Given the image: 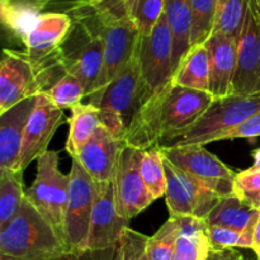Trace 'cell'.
Wrapping results in <instances>:
<instances>
[{"label": "cell", "mask_w": 260, "mask_h": 260, "mask_svg": "<svg viewBox=\"0 0 260 260\" xmlns=\"http://www.w3.org/2000/svg\"><path fill=\"white\" fill-rule=\"evenodd\" d=\"M259 111L260 94H230L222 98H213L212 103L203 112L197 122L184 135L170 141L165 146H205L215 142L218 136Z\"/></svg>", "instance_id": "7"}, {"label": "cell", "mask_w": 260, "mask_h": 260, "mask_svg": "<svg viewBox=\"0 0 260 260\" xmlns=\"http://www.w3.org/2000/svg\"><path fill=\"white\" fill-rule=\"evenodd\" d=\"M253 159H254L253 168H255V169H260V147L253 151Z\"/></svg>", "instance_id": "44"}, {"label": "cell", "mask_w": 260, "mask_h": 260, "mask_svg": "<svg viewBox=\"0 0 260 260\" xmlns=\"http://www.w3.org/2000/svg\"><path fill=\"white\" fill-rule=\"evenodd\" d=\"M220 0H190L192 8V47L203 45L213 32Z\"/></svg>", "instance_id": "31"}, {"label": "cell", "mask_w": 260, "mask_h": 260, "mask_svg": "<svg viewBox=\"0 0 260 260\" xmlns=\"http://www.w3.org/2000/svg\"><path fill=\"white\" fill-rule=\"evenodd\" d=\"M213 101L207 91L170 83L142 106L123 142L137 150L161 147L184 135Z\"/></svg>", "instance_id": "1"}, {"label": "cell", "mask_w": 260, "mask_h": 260, "mask_svg": "<svg viewBox=\"0 0 260 260\" xmlns=\"http://www.w3.org/2000/svg\"><path fill=\"white\" fill-rule=\"evenodd\" d=\"M251 4H253L254 9H255L256 15H258L259 20H260V0H250Z\"/></svg>", "instance_id": "46"}, {"label": "cell", "mask_w": 260, "mask_h": 260, "mask_svg": "<svg viewBox=\"0 0 260 260\" xmlns=\"http://www.w3.org/2000/svg\"><path fill=\"white\" fill-rule=\"evenodd\" d=\"M178 221L173 260H205L211 245L207 223L190 216H174Z\"/></svg>", "instance_id": "22"}, {"label": "cell", "mask_w": 260, "mask_h": 260, "mask_svg": "<svg viewBox=\"0 0 260 260\" xmlns=\"http://www.w3.org/2000/svg\"><path fill=\"white\" fill-rule=\"evenodd\" d=\"M173 84L198 91L210 90V62L205 43L194 46L185 55L173 75Z\"/></svg>", "instance_id": "24"}, {"label": "cell", "mask_w": 260, "mask_h": 260, "mask_svg": "<svg viewBox=\"0 0 260 260\" xmlns=\"http://www.w3.org/2000/svg\"><path fill=\"white\" fill-rule=\"evenodd\" d=\"M5 2H9L12 4L17 5H23V7L32 8V9L38 10V12L42 13L43 9L46 8V5L51 2V0H5Z\"/></svg>", "instance_id": "41"}, {"label": "cell", "mask_w": 260, "mask_h": 260, "mask_svg": "<svg viewBox=\"0 0 260 260\" xmlns=\"http://www.w3.org/2000/svg\"><path fill=\"white\" fill-rule=\"evenodd\" d=\"M256 137H260V111L249 117V118H246L241 123L236 124L235 127L226 131L221 136H218L216 141H223V140L233 139L254 140Z\"/></svg>", "instance_id": "37"}, {"label": "cell", "mask_w": 260, "mask_h": 260, "mask_svg": "<svg viewBox=\"0 0 260 260\" xmlns=\"http://www.w3.org/2000/svg\"><path fill=\"white\" fill-rule=\"evenodd\" d=\"M23 173L0 169V229L7 226L19 212L25 201Z\"/></svg>", "instance_id": "26"}, {"label": "cell", "mask_w": 260, "mask_h": 260, "mask_svg": "<svg viewBox=\"0 0 260 260\" xmlns=\"http://www.w3.org/2000/svg\"><path fill=\"white\" fill-rule=\"evenodd\" d=\"M62 251L61 239L27 198L18 215L0 229V260H51Z\"/></svg>", "instance_id": "3"}, {"label": "cell", "mask_w": 260, "mask_h": 260, "mask_svg": "<svg viewBox=\"0 0 260 260\" xmlns=\"http://www.w3.org/2000/svg\"><path fill=\"white\" fill-rule=\"evenodd\" d=\"M162 155L172 164L215 192L220 197L234 194L235 173L202 145L161 146Z\"/></svg>", "instance_id": "10"}, {"label": "cell", "mask_w": 260, "mask_h": 260, "mask_svg": "<svg viewBox=\"0 0 260 260\" xmlns=\"http://www.w3.org/2000/svg\"><path fill=\"white\" fill-rule=\"evenodd\" d=\"M149 236L127 229L118 244L119 260H150L147 255Z\"/></svg>", "instance_id": "35"}, {"label": "cell", "mask_w": 260, "mask_h": 260, "mask_svg": "<svg viewBox=\"0 0 260 260\" xmlns=\"http://www.w3.org/2000/svg\"><path fill=\"white\" fill-rule=\"evenodd\" d=\"M141 150L123 145L117 160L113 183L118 213L126 220L136 217L155 201L140 174Z\"/></svg>", "instance_id": "13"}, {"label": "cell", "mask_w": 260, "mask_h": 260, "mask_svg": "<svg viewBox=\"0 0 260 260\" xmlns=\"http://www.w3.org/2000/svg\"><path fill=\"white\" fill-rule=\"evenodd\" d=\"M57 151L48 150L37 159V174L25 198L63 241V222L70 188V173L62 174L58 168ZM66 249V248H65Z\"/></svg>", "instance_id": "6"}, {"label": "cell", "mask_w": 260, "mask_h": 260, "mask_svg": "<svg viewBox=\"0 0 260 260\" xmlns=\"http://www.w3.org/2000/svg\"><path fill=\"white\" fill-rule=\"evenodd\" d=\"M124 142L117 139L107 127L102 126L93 137L79 150L74 159L98 183L112 182L117 160Z\"/></svg>", "instance_id": "17"}, {"label": "cell", "mask_w": 260, "mask_h": 260, "mask_svg": "<svg viewBox=\"0 0 260 260\" xmlns=\"http://www.w3.org/2000/svg\"><path fill=\"white\" fill-rule=\"evenodd\" d=\"M260 193V169L249 168L235 174L234 179V194L246 203L250 202Z\"/></svg>", "instance_id": "36"}, {"label": "cell", "mask_w": 260, "mask_h": 260, "mask_svg": "<svg viewBox=\"0 0 260 260\" xmlns=\"http://www.w3.org/2000/svg\"><path fill=\"white\" fill-rule=\"evenodd\" d=\"M46 96L60 109L73 108L81 103V99L86 96L85 89L76 76L65 73L50 89L45 91Z\"/></svg>", "instance_id": "32"}, {"label": "cell", "mask_w": 260, "mask_h": 260, "mask_svg": "<svg viewBox=\"0 0 260 260\" xmlns=\"http://www.w3.org/2000/svg\"><path fill=\"white\" fill-rule=\"evenodd\" d=\"M254 230L255 229L239 231L235 229L223 228V226L207 225L208 241H210V245L212 249H253Z\"/></svg>", "instance_id": "34"}, {"label": "cell", "mask_w": 260, "mask_h": 260, "mask_svg": "<svg viewBox=\"0 0 260 260\" xmlns=\"http://www.w3.org/2000/svg\"><path fill=\"white\" fill-rule=\"evenodd\" d=\"M69 135L66 140V151L71 157L95 135L103 126L99 109L94 104L79 103L71 108L69 119Z\"/></svg>", "instance_id": "25"}, {"label": "cell", "mask_w": 260, "mask_h": 260, "mask_svg": "<svg viewBox=\"0 0 260 260\" xmlns=\"http://www.w3.org/2000/svg\"><path fill=\"white\" fill-rule=\"evenodd\" d=\"M165 0H126V13L140 36H147L164 13Z\"/></svg>", "instance_id": "29"}, {"label": "cell", "mask_w": 260, "mask_h": 260, "mask_svg": "<svg viewBox=\"0 0 260 260\" xmlns=\"http://www.w3.org/2000/svg\"><path fill=\"white\" fill-rule=\"evenodd\" d=\"M73 24L57 50L63 70L80 80L86 96L95 91L103 70V41L93 20L71 17Z\"/></svg>", "instance_id": "4"}, {"label": "cell", "mask_w": 260, "mask_h": 260, "mask_svg": "<svg viewBox=\"0 0 260 260\" xmlns=\"http://www.w3.org/2000/svg\"><path fill=\"white\" fill-rule=\"evenodd\" d=\"M164 14L173 37V69L175 71L192 48L190 0H165Z\"/></svg>", "instance_id": "21"}, {"label": "cell", "mask_w": 260, "mask_h": 260, "mask_svg": "<svg viewBox=\"0 0 260 260\" xmlns=\"http://www.w3.org/2000/svg\"><path fill=\"white\" fill-rule=\"evenodd\" d=\"M233 94H260V20L250 0L245 22L238 38Z\"/></svg>", "instance_id": "14"}, {"label": "cell", "mask_w": 260, "mask_h": 260, "mask_svg": "<svg viewBox=\"0 0 260 260\" xmlns=\"http://www.w3.org/2000/svg\"><path fill=\"white\" fill-rule=\"evenodd\" d=\"M258 260H260V259H258Z\"/></svg>", "instance_id": "48"}, {"label": "cell", "mask_w": 260, "mask_h": 260, "mask_svg": "<svg viewBox=\"0 0 260 260\" xmlns=\"http://www.w3.org/2000/svg\"><path fill=\"white\" fill-rule=\"evenodd\" d=\"M256 256H258V259H260V250H259V253L256 254Z\"/></svg>", "instance_id": "47"}, {"label": "cell", "mask_w": 260, "mask_h": 260, "mask_svg": "<svg viewBox=\"0 0 260 260\" xmlns=\"http://www.w3.org/2000/svg\"><path fill=\"white\" fill-rule=\"evenodd\" d=\"M254 253L258 254L260 250V216L259 220L255 225V230H254V245H253Z\"/></svg>", "instance_id": "42"}, {"label": "cell", "mask_w": 260, "mask_h": 260, "mask_svg": "<svg viewBox=\"0 0 260 260\" xmlns=\"http://www.w3.org/2000/svg\"><path fill=\"white\" fill-rule=\"evenodd\" d=\"M128 222L117 210L113 183H101L91 213L86 250L106 251L116 248L129 228Z\"/></svg>", "instance_id": "16"}, {"label": "cell", "mask_w": 260, "mask_h": 260, "mask_svg": "<svg viewBox=\"0 0 260 260\" xmlns=\"http://www.w3.org/2000/svg\"><path fill=\"white\" fill-rule=\"evenodd\" d=\"M259 216V210L254 208L238 196L231 194L221 198L205 222L208 226H223L245 231L249 229H255Z\"/></svg>", "instance_id": "23"}, {"label": "cell", "mask_w": 260, "mask_h": 260, "mask_svg": "<svg viewBox=\"0 0 260 260\" xmlns=\"http://www.w3.org/2000/svg\"><path fill=\"white\" fill-rule=\"evenodd\" d=\"M249 205L253 206L254 208H256V210L260 211V193H259V194H256L255 197H254L253 200H251L250 202H249Z\"/></svg>", "instance_id": "45"}, {"label": "cell", "mask_w": 260, "mask_h": 260, "mask_svg": "<svg viewBox=\"0 0 260 260\" xmlns=\"http://www.w3.org/2000/svg\"><path fill=\"white\" fill-rule=\"evenodd\" d=\"M210 62V90L213 98L233 94L238 41L221 32H212L205 42Z\"/></svg>", "instance_id": "19"}, {"label": "cell", "mask_w": 260, "mask_h": 260, "mask_svg": "<svg viewBox=\"0 0 260 260\" xmlns=\"http://www.w3.org/2000/svg\"><path fill=\"white\" fill-rule=\"evenodd\" d=\"M151 96L142 79L136 48L127 68L108 85L91 94L89 103L99 109L103 126L123 141L134 118Z\"/></svg>", "instance_id": "2"}, {"label": "cell", "mask_w": 260, "mask_h": 260, "mask_svg": "<svg viewBox=\"0 0 260 260\" xmlns=\"http://www.w3.org/2000/svg\"><path fill=\"white\" fill-rule=\"evenodd\" d=\"M249 0H220L213 32H221L238 41L248 13Z\"/></svg>", "instance_id": "28"}, {"label": "cell", "mask_w": 260, "mask_h": 260, "mask_svg": "<svg viewBox=\"0 0 260 260\" xmlns=\"http://www.w3.org/2000/svg\"><path fill=\"white\" fill-rule=\"evenodd\" d=\"M71 24L73 19L65 13H41L36 25L24 40L28 57L35 63H41L56 55Z\"/></svg>", "instance_id": "20"}, {"label": "cell", "mask_w": 260, "mask_h": 260, "mask_svg": "<svg viewBox=\"0 0 260 260\" xmlns=\"http://www.w3.org/2000/svg\"><path fill=\"white\" fill-rule=\"evenodd\" d=\"M103 260H119V251H118V245L116 248L111 249V250L107 251L106 256Z\"/></svg>", "instance_id": "43"}, {"label": "cell", "mask_w": 260, "mask_h": 260, "mask_svg": "<svg viewBox=\"0 0 260 260\" xmlns=\"http://www.w3.org/2000/svg\"><path fill=\"white\" fill-rule=\"evenodd\" d=\"M178 235V221L174 216L147 240V255L150 260H173L175 240Z\"/></svg>", "instance_id": "33"}, {"label": "cell", "mask_w": 260, "mask_h": 260, "mask_svg": "<svg viewBox=\"0 0 260 260\" xmlns=\"http://www.w3.org/2000/svg\"><path fill=\"white\" fill-rule=\"evenodd\" d=\"M137 56L142 79L152 95L172 83L173 37L164 13L150 35L140 36Z\"/></svg>", "instance_id": "11"}, {"label": "cell", "mask_w": 260, "mask_h": 260, "mask_svg": "<svg viewBox=\"0 0 260 260\" xmlns=\"http://www.w3.org/2000/svg\"><path fill=\"white\" fill-rule=\"evenodd\" d=\"M83 2L84 0H51V2L46 5L43 12H56L68 14V13L76 9Z\"/></svg>", "instance_id": "39"}, {"label": "cell", "mask_w": 260, "mask_h": 260, "mask_svg": "<svg viewBox=\"0 0 260 260\" xmlns=\"http://www.w3.org/2000/svg\"><path fill=\"white\" fill-rule=\"evenodd\" d=\"M35 106L32 96L0 113V169L19 172L23 137Z\"/></svg>", "instance_id": "18"}, {"label": "cell", "mask_w": 260, "mask_h": 260, "mask_svg": "<svg viewBox=\"0 0 260 260\" xmlns=\"http://www.w3.org/2000/svg\"><path fill=\"white\" fill-rule=\"evenodd\" d=\"M164 164L167 172V192L164 197L170 216H190L205 221L222 197L168 159L164 160Z\"/></svg>", "instance_id": "12"}, {"label": "cell", "mask_w": 260, "mask_h": 260, "mask_svg": "<svg viewBox=\"0 0 260 260\" xmlns=\"http://www.w3.org/2000/svg\"><path fill=\"white\" fill-rule=\"evenodd\" d=\"M205 260H244L241 253L236 249H210Z\"/></svg>", "instance_id": "40"}, {"label": "cell", "mask_w": 260, "mask_h": 260, "mask_svg": "<svg viewBox=\"0 0 260 260\" xmlns=\"http://www.w3.org/2000/svg\"><path fill=\"white\" fill-rule=\"evenodd\" d=\"M70 17H88L93 20L103 41V70L96 90L118 76L136 52L140 33L127 13H69ZM94 91V93H95Z\"/></svg>", "instance_id": "5"}, {"label": "cell", "mask_w": 260, "mask_h": 260, "mask_svg": "<svg viewBox=\"0 0 260 260\" xmlns=\"http://www.w3.org/2000/svg\"><path fill=\"white\" fill-rule=\"evenodd\" d=\"M164 155L160 147L141 150L139 169L145 185L150 194L157 198L165 196L167 192V172H165Z\"/></svg>", "instance_id": "27"}, {"label": "cell", "mask_w": 260, "mask_h": 260, "mask_svg": "<svg viewBox=\"0 0 260 260\" xmlns=\"http://www.w3.org/2000/svg\"><path fill=\"white\" fill-rule=\"evenodd\" d=\"M101 183L71 157L70 188L63 222V241L69 251H86L90 220Z\"/></svg>", "instance_id": "8"}, {"label": "cell", "mask_w": 260, "mask_h": 260, "mask_svg": "<svg viewBox=\"0 0 260 260\" xmlns=\"http://www.w3.org/2000/svg\"><path fill=\"white\" fill-rule=\"evenodd\" d=\"M47 69L33 62L25 52L3 51L0 62V113L42 94L48 85Z\"/></svg>", "instance_id": "9"}, {"label": "cell", "mask_w": 260, "mask_h": 260, "mask_svg": "<svg viewBox=\"0 0 260 260\" xmlns=\"http://www.w3.org/2000/svg\"><path fill=\"white\" fill-rule=\"evenodd\" d=\"M107 251H62L51 260H103Z\"/></svg>", "instance_id": "38"}, {"label": "cell", "mask_w": 260, "mask_h": 260, "mask_svg": "<svg viewBox=\"0 0 260 260\" xmlns=\"http://www.w3.org/2000/svg\"><path fill=\"white\" fill-rule=\"evenodd\" d=\"M41 12L2 0V20L8 30L23 43L37 23Z\"/></svg>", "instance_id": "30"}, {"label": "cell", "mask_w": 260, "mask_h": 260, "mask_svg": "<svg viewBox=\"0 0 260 260\" xmlns=\"http://www.w3.org/2000/svg\"><path fill=\"white\" fill-rule=\"evenodd\" d=\"M66 122L63 109L57 108L45 94L36 96V106L32 112L19 157V172H24L32 161L47 152V146L58 127Z\"/></svg>", "instance_id": "15"}]
</instances>
